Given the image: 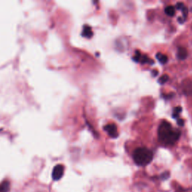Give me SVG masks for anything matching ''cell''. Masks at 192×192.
<instances>
[{
	"mask_svg": "<svg viewBox=\"0 0 192 192\" xmlns=\"http://www.w3.org/2000/svg\"><path fill=\"white\" fill-rule=\"evenodd\" d=\"M10 190V182L8 181H4L0 183V192H8Z\"/></svg>",
	"mask_w": 192,
	"mask_h": 192,
	"instance_id": "obj_7",
	"label": "cell"
},
{
	"mask_svg": "<svg viewBox=\"0 0 192 192\" xmlns=\"http://www.w3.org/2000/svg\"><path fill=\"white\" fill-rule=\"evenodd\" d=\"M28 189L27 192H47V190L44 188V186H31Z\"/></svg>",
	"mask_w": 192,
	"mask_h": 192,
	"instance_id": "obj_8",
	"label": "cell"
},
{
	"mask_svg": "<svg viewBox=\"0 0 192 192\" xmlns=\"http://www.w3.org/2000/svg\"><path fill=\"white\" fill-rule=\"evenodd\" d=\"M182 109L181 107H175L173 110V117L174 119H177L179 117V113L182 112Z\"/></svg>",
	"mask_w": 192,
	"mask_h": 192,
	"instance_id": "obj_11",
	"label": "cell"
},
{
	"mask_svg": "<svg viewBox=\"0 0 192 192\" xmlns=\"http://www.w3.org/2000/svg\"><path fill=\"white\" fill-rule=\"evenodd\" d=\"M177 124H178L179 126H184V121H183V119H178L177 120Z\"/></svg>",
	"mask_w": 192,
	"mask_h": 192,
	"instance_id": "obj_16",
	"label": "cell"
},
{
	"mask_svg": "<svg viewBox=\"0 0 192 192\" xmlns=\"http://www.w3.org/2000/svg\"><path fill=\"white\" fill-rule=\"evenodd\" d=\"M180 132L175 129L169 122L162 121L158 129V141L163 145H173L180 137Z\"/></svg>",
	"mask_w": 192,
	"mask_h": 192,
	"instance_id": "obj_1",
	"label": "cell"
},
{
	"mask_svg": "<svg viewBox=\"0 0 192 192\" xmlns=\"http://www.w3.org/2000/svg\"><path fill=\"white\" fill-rule=\"evenodd\" d=\"M175 11H176L175 8H174V6H173V5H169V6L166 7L165 9H164V12H165V14L170 17L174 16V15H175V13H176Z\"/></svg>",
	"mask_w": 192,
	"mask_h": 192,
	"instance_id": "obj_10",
	"label": "cell"
},
{
	"mask_svg": "<svg viewBox=\"0 0 192 192\" xmlns=\"http://www.w3.org/2000/svg\"><path fill=\"white\" fill-rule=\"evenodd\" d=\"M104 130L107 132L108 135L112 138H116L119 136V134L117 132V127L115 124H108L107 126H104Z\"/></svg>",
	"mask_w": 192,
	"mask_h": 192,
	"instance_id": "obj_4",
	"label": "cell"
},
{
	"mask_svg": "<svg viewBox=\"0 0 192 192\" xmlns=\"http://www.w3.org/2000/svg\"><path fill=\"white\" fill-rule=\"evenodd\" d=\"M182 14H183V16H184V17H183V18H185L186 16L188 15V8H187L185 6L184 8H182Z\"/></svg>",
	"mask_w": 192,
	"mask_h": 192,
	"instance_id": "obj_14",
	"label": "cell"
},
{
	"mask_svg": "<svg viewBox=\"0 0 192 192\" xmlns=\"http://www.w3.org/2000/svg\"><path fill=\"white\" fill-rule=\"evenodd\" d=\"M178 20H179V22L180 23H183V22L185 21V18L183 19L182 17H179Z\"/></svg>",
	"mask_w": 192,
	"mask_h": 192,
	"instance_id": "obj_17",
	"label": "cell"
},
{
	"mask_svg": "<svg viewBox=\"0 0 192 192\" xmlns=\"http://www.w3.org/2000/svg\"><path fill=\"white\" fill-rule=\"evenodd\" d=\"M176 8L179 9V10H182V8L185 7V5L182 3V2H178V3H176Z\"/></svg>",
	"mask_w": 192,
	"mask_h": 192,
	"instance_id": "obj_15",
	"label": "cell"
},
{
	"mask_svg": "<svg viewBox=\"0 0 192 192\" xmlns=\"http://www.w3.org/2000/svg\"><path fill=\"white\" fill-rule=\"evenodd\" d=\"M140 56H141V53H140L139 51L137 50L135 52V55H134V56L133 57V60L136 62H139L140 59Z\"/></svg>",
	"mask_w": 192,
	"mask_h": 192,
	"instance_id": "obj_13",
	"label": "cell"
},
{
	"mask_svg": "<svg viewBox=\"0 0 192 192\" xmlns=\"http://www.w3.org/2000/svg\"><path fill=\"white\" fill-rule=\"evenodd\" d=\"M153 159V153L150 149L146 147L137 148L133 153V160L138 166L148 165Z\"/></svg>",
	"mask_w": 192,
	"mask_h": 192,
	"instance_id": "obj_2",
	"label": "cell"
},
{
	"mask_svg": "<svg viewBox=\"0 0 192 192\" xmlns=\"http://www.w3.org/2000/svg\"><path fill=\"white\" fill-rule=\"evenodd\" d=\"M156 58H157V59H158L161 64H165V63L167 62L168 60L167 56L166 55L163 54V53H158L156 54Z\"/></svg>",
	"mask_w": 192,
	"mask_h": 192,
	"instance_id": "obj_9",
	"label": "cell"
},
{
	"mask_svg": "<svg viewBox=\"0 0 192 192\" xmlns=\"http://www.w3.org/2000/svg\"><path fill=\"white\" fill-rule=\"evenodd\" d=\"M82 36L84 37V38H86V39H91L92 36L93 35L92 30V28L88 25H85L83 27V32H82Z\"/></svg>",
	"mask_w": 192,
	"mask_h": 192,
	"instance_id": "obj_5",
	"label": "cell"
},
{
	"mask_svg": "<svg viewBox=\"0 0 192 192\" xmlns=\"http://www.w3.org/2000/svg\"><path fill=\"white\" fill-rule=\"evenodd\" d=\"M168 79H169L168 75H167V74L162 75L161 77L159 78V80H158V83H159L161 85H163V84H164L166 82H167Z\"/></svg>",
	"mask_w": 192,
	"mask_h": 192,
	"instance_id": "obj_12",
	"label": "cell"
},
{
	"mask_svg": "<svg viewBox=\"0 0 192 192\" xmlns=\"http://www.w3.org/2000/svg\"><path fill=\"white\" fill-rule=\"evenodd\" d=\"M178 58L181 60H184L188 57V51L185 47H179L178 48V53H177Z\"/></svg>",
	"mask_w": 192,
	"mask_h": 192,
	"instance_id": "obj_6",
	"label": "cell"
},
{
	"mask_svg": "<svg viewBox=\"0 0 192 192\" xmlns=\"http://www.w3.org/2000/svg\"><path fill=\"white\" fill-rule=\"evenodd\" d=\"M64 170H65V167L62 164H57L56 166H55L52 172L53 179L54 181H58L60 179L64 174Z\"/></svg>",
	"mask_w": 192,
	"mask_h": 192,
	"instance_id": "obj_3",
	"label": "cell"
}]
</instances>
